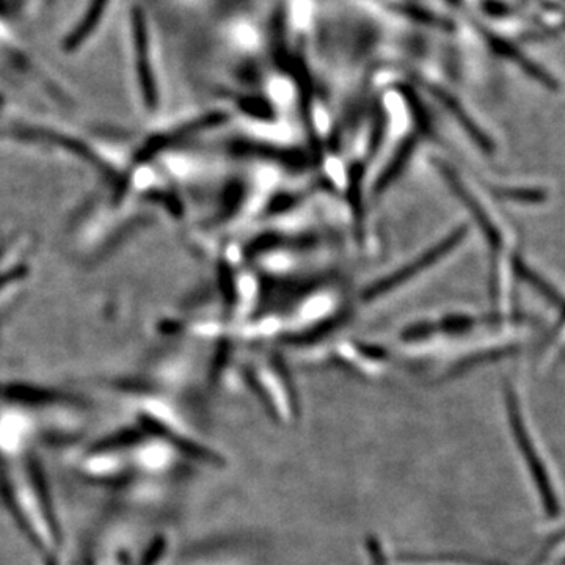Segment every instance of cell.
I'll use <instances>...</instances> for the list:
<instances>
[{
  "instance_id": "obj_3",
  "label": "cell",
  "mask_w": 565,
  "mask_h": 565,
  "mask_svg": "<svg viewBox=\"0 0 565 565\" xmlns=\"http://www.w3.org/2000/svg\"><path fill=\"white\" fill-rule=\"evenodd\" d=\"M515 270H517L520 277L525 278V280L529 281L534 288H537V291L542 292L548 300H551V303H555V305H558L559 308L565 307V302L564 299H562L561 294H559L555 288H551L544 278H540L536 272H533V270L529 269L528 266H525L520 259L515 261Z\"/></svg>"
},
{
  "instance_id": "obj_1",
  "label": "cell",
  "mask_w": 565,
  "mask_h": 565,
  "mask_svg": "<svg viewBox=\"0 0 565 565\" xmlns=\"http://www.w3.org/2000/svg\"><path fill=\"white\" fill-rule=\"evenodd\" d=\"M507 416L511 426L512 437L517 443L518 451L529 471L531 481L536 487L542 507L550 518H559L562 514V495L559 489L555 470L551 467L550 460L545 456V449L539 443L536 432L526 420L520 399L514 388L507 387Z\"/></svg>"
},
{
  "instance_id": "obj_2",
  "label": "cell",
  "mask_w": 565,
  "mask_h": 565,
  "mask_svg": "<svg viewBox=\"0 0 565 565\" xmlns=\"http://www.w3.org/2000/svg\"><path fill=\"white\" fill-rule=\"evenodd\" d=\"M106 4L107 0H93L92 7L87 11V16H85L84 21L81 22V26L77 27V30H74L73 35H71L70 40H68V48H76V46H79V44L85 40L88 33L95 29L99 18L103 15Z\"/></svg>"
},
{
  "instance_id": "obj_5",
  "label": "cell",
  "mask_w": 565,
  "mask_h": 565,
  "mask_svg": "<svg viewBox=\"0 0 565 565\" xmlns=\"http://www.w3.org/2000/svg\"><path fill=\"white\" fill-rule=\"evenodd\" d=\"M292 19L297 26H308L311 19L310 0H294L292 4Z\"/></svg>"
},
{
  "instance_id": "obj_4",
  "label": "cell",
  "mask_w": 565,
  "mask_h": 565,
  "mask_svg": "<svg viewBox=\"0 0 565 565\" xmlns=\"http://www.w3.org/2000/svg\"><path fill=\"white\" fill-rule=\"evenodd\" d=\"M501 197L509 200L525 201V203H542L547 197L544 190L539 189H509L501 190Z\"/></svg>"
},
{
  "instance_id": "obj_6",
  "label": "cell",
  "mask_w": 565,
  "mask_h": 565,
  "mask_svg": "<svg viewBox=\"0 0 565 565\" xmlns=\"http://www.w3.org/2000/svg\"><path fill=\"white\" fill-rule=\"evenodd\" d=\"M237 37H239V41H242V43H252V41H255V33L247 26L239 27Z\"/></svg>"
}]
</instances>
